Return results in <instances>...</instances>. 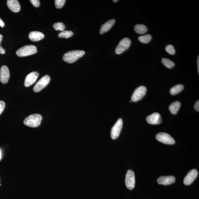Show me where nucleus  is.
Wrapping results in <instances>:
<instances>
[{
    "instance_id": "1",
    "label": "nucleus",
    "mask_w": 199,
    "mask_h": 199,
    "mask_svg": "<svg viewBox=\"0 0 199 199\" xmlns=\"http://www.w3.org/2000/svg\"><path fill=\"white\" fill-rule=\"evenodd\" d=\"M84 54L85 52L84 51H72L65 53L63 56V59L65 62L72 64L83 57Z\"/></svg>"
},
{
    "instance_id": "2",
    "label": "nucleus",
    "mask_w": 199,
    "mask_h": 199,
    "mask_svg": "<svg viewBox=\"0 0 199 199\" xmlns=\"http://www.w3.org/2000/svg\"><path fill=\"white\" fill-rule=\"evenodd\" d=\"M42 120V116L39 114H35L27 117L23 122L25 125L29 127L36 128L40 125Z\"/></svg>"
},
{
    "instance_id": "3",
    "label": "nucleus",
    "mask_w": 199,
    "mask_h": 199,
    "mask_svg": "<svg viewBox=\"0 0 199 199\" xmlns=\"http://www.w3.org/2000/svg\"><path fill=\"white\" fill-rule=\"evenodd\" d=\"M37 52V49L33 45H26L20 48L16 52V54L19 57H26Z\"/></svg>"
},
{
    "instance_id": "4",
    "label": "nucleus",
    "mask_w": 199,
    "mask_h": 199,
    "mask_svg": "<svg viewBox=\"0 0 199 199\" xmlns=\"http://www.w3.org/2000/svg\"><path fill=\"white\" fill-rule=\"evenodd\" d=\"M131 43V39L129 38H125L121 40L115 49V53L120 54L125 51L130 47Z\"/></svg>"
},
{
    "instance_id": "5",
    "label": "nucleus",
    "mask_w": 199,
    "mask_h": 199,
    "mask_svg": "<svg viewBox=\"0 0 199 199\" xmlns=\"http://www.w3.org/2000/svg\"><path fill=\"white\" fill-rule=\"evenodd\" d=\"M50 81L49 76L46 75L43 77L38 81L33 88L34 91L38 92L44 88L49 84Z\"/></svg>"
},
{
    "instance_id": "6",
    "label": "nucleus",
    "mask_w": 199,
    "mask_h": 199,
    "mask_svg": "<svg viewBox=\"0 0 199 199\" xmlns=\"http://www.w3.org/2000/svg\"><path fill=\"white\" fill-rule=\"evenodd\" d=\"M147 89L145 86H141L137 88L134 92L131 97V100L136 102L141 99L145 95Z\"/></svg>"
},
{
    "instance_id": "7",
    "label": "nucleus",
    "mask_w": 199,
    "mask_h": 199,
    "mask_svg": "<svg viewBox=\"0 0 199 199\" xmlns=\"http://www.w3.org/2000/svg\"><path fill=\"white\" fill-rule=\"evenodd\" d=\"M156 139L159 142L164 144L172 145L175 144V141L173 137L169 134L164 133H157L156 136Z\"/></svg>"
},
{
    "instance_id": "8",
    "label": "nucleus",
    "mask_w": 199,
    "mask_h": 199,
    "mask_svg": "<svg viewBox=\"0 0 199 199\" xmlns=\"http://www.w3.org/2000/svg\"><path fill=\"white\" fill-rule=\"evenodd\" d=\"M122 119L119 118L118 119L117 122L112 128L111 137L112 139H115L118 137L122 131Z\"/></svg>"
},
{
    "instance_id": "9",
    "label": "nucleus",
    "mask_w": 199,
    "mask_h": 199,
    "mask_svg": "<svg viewBox=\"0 0 199 199\" xmlns=\"http://www.w3.org/2000/svg\"><path fill=\"white\" fill-rule=\"evenodd\" d=\"M135 173L132 170H128L126 177V184L128 189L131 190L135 187Z\"/></svg>"
},
{
    "instance_id": "10",
    "label": "nucleus",
    "mask_w": 199,
    "mask_h": 199,
    "mask_svg": "<svg viewBox=\"0 0 199 199\" xmlns=\"http://www.w3.org/2000/svg\"><path fill=\"white\" fill-rule=\"evenodd\" d=\"M10 77V73L8 66H3L0 69V81L3 84H6L8 82Z\"/></svg>"
},
{
    "instance_id": "11",
    "label": "nucleus",
    "mask_w": 199,
    "mask_h": 199,
    "mask_svg": "<svg viewBox=\"0 0 199 199\" xmlns=\"http://www.w3.org/2000/svg\"><path fill=\"white\" fill-rule=\"evenodd\" d=\"M198 175L197 170L193 169L190 171L184 178V183L186 185H190L196 179Z\"/></svg>"
},
{
    "instance_id": "12",
    "label": "nucleus",
    "mask_w": 199,
    "mask_h": 199,
    "mask_svg": "<svg viewBox=\"0 0 199 199\" xmlns=\"http://www.w3.org/2000/svg\"><path fill=\"white\" fill-rule=\"evenodd\" d=\"M39 76V73L37 72H33L28 74L26 76L24 81V86L28 87L34 84L37 80Z\"/></svg>"
},
{
    "instance_id": "13",
    "label": "nucleus",
    "mask_w": 199,
    "mask_h": 199,
    "mask_svg": "<svg viewBox=\"0 0 199 199\" xmlns=\"http://www.w3.org/2000/svg\"><path fill=\"white\" fill-rule=\"evenodd\" d=\"M146 120L149 124L156 125L161 123L162 119L160 114L155 113L146 117Z\"/></svg>"
},
{
    "instance_id": "14",
    "label": "nucleus",
    "mask_w": 199,
    "mask_h": 199,
    "mask_svg": "<svg viewBox=\"0 0 199 199\" xmlns=\"http://www.w3.org/2000/svg\"><path fill=\"white\" fill-rule=\"evenodd\" d=\"M175 178L173 176H161L157 180L158 184L163 185L171 184L175 182Z\"/></svg>"
},
{
    "instance_id": "15",
    "label": "nucleus",
    "mask_w": 199,
    "mask_h": 199,
    "mask_svg": "<svg viewBox=\"0 0 199 199\" xmlns=\"http://www.w3.org/2000/svg\"><path fill=\"white\" fill-rule=\"evenodd\" d=\"M7 4L9 8L14 13H17L21 9V6L17 0H8L7 1Z\"/></svg>"
},
{
    "instance_id": "16",
    "label": "nucleus",
    "mask_w": 199,
    "mask_h": 199,
    "mask_svg": "<svg viewBox=\"0 0 199 199\" xmlns=\"http://www.w3.org/2000/svg\"><path fill=\"white\" fill-rule=\"evenodd\" d=\"M115 22V19H111L107 21L106 23L103 24L101 27L100 33L101 34H103L111 29Z\"/></svg>"
},
{
    "instance_id": "17",
    "label": "nucleus",
    "mask_w": 199,
    "mask_h": 199,
    "mask_svg": "<svg viewBox=\"0 0 199 199\" xmlns=\"http://www.w3.org/2000/svg\"><path fill=\"white\" fill-rule=\"evenodd\" d=\"M28 37L31 40L34 42H36L44 39V35L40 32L34 31L30 32L29 34Z\"/></svg>"
},
{
    "instance_id": "18",
    "label": "nucleus",
    "mask_w": 199,
    "mask_h": 199,
    "mask_svg": "<svg viewBox=\"0 0 199 199\" xmlns=\"http://www.w3.org/2000/svg\"><path fill=\"white\" fill-rule=\"evenodd\" d=\"M181 106V103L179 101L174 102L170 105L169 110L173 115H176L178 111Z\"/></svg>"
},
{
    "instance_id": "19",
    "label": "nucleus",
    "mask_w": 199,
    "mask_h": 199,
    "mask_svg": "<svg viewBox=\"0 0 199 199\" xmlns=\"http://www.w3.org/2000/svg\"><path fill=\"white\" fill-rule=\"evenodd\" d=\"M184 86L182 84H177L171 88L170 93L172 95H175L180 93L184 89Z\"/></svg>"
},
{
    "instance_id": "20",
    "label": "nucleus",
    "mask_w": 199,
    "mask_h": 199,
    "mask_svg": "<svg viewBox=\"0 0 199 199\" xmlns=\"http://www.w3.org/2000/svg\"><path fill=\"white\" fill-rule=\"evenodd\" d=\"M134 30L138 34H144L147 32L148 28L145 25L137 24L134 27Z\"/></svg>"
},
{
    "instance_id": "21",
    "label": "nucleus",
    "mask_w": 199,
    "mask_h": 199,
    "mask_svg": "<svg viewBox=\"0 0 199 199\" xmlns=\"http://www.w3.org/2000/svg\"><path fill=\"white\" fill-rule=\"evenodd\" d=\"M152 38V36L150 34H146V35L139 36L138 39L140 42L144 44H146L151 41Z\"/></svg>"
},
{
    "instance_id": "22",
    "label": "nucleus",
    "mask_w": 199,
    "mask_h": 199,
    "mask_svg": "<svg viewBox=\"0 0 199 199\" xmlns=\"http://www.w3.org/2000/svg\"><path fill=\"white\" fill-rule=\"evenodd\" d=\"M162 62L164 66L168 68H172L175 66L174 62L171 60L166 58H163L162 59Z\"/></svg>"
},
{
    "instance_id": "23",
    "label": "nucleus",
    "mask_w": 199,
    "mask_h": 199,
    "mask_svg": "<svg viewBox=\"0 0 199 199\" xmlns=\"http://www.w3.org/2000/svg\"><path fill=\"white\" fill-rule=\"evenodd\" d=\"M73 35V32L71 31L66 30L62 31L58 34L59 38H65L68 39Z\"/></svg>"
},
{
    "instance_id": "24",
    "label": "nucleus",
    "mask_w": 199,
    "mask_h": 199,
    "mask_svg": "<svg viewBox=\"0 0 199 199\" xmlns=\"http://www.w3.org/2000/svg\"><path fill=\"white\" fill-rule=\"evenodd\" d=\"M54 29L56 31H64L65 29V25L62 22H58L55 23L53 25Z\"/></svg>"
},
{
    "instance_id": "25",
    "label": "nucleus",
    "mask_w": 199,
    "mask_h": 199,
    "mask_svg": "<svg viewBox=\"0 0 199 199\" xmlns=\"http://www.w3.org/2000/svg\"><path fill=\"white\" fill-rule=\"evenodd\" d=\"M166 51L170 55H173L175 54V50L174 47L171 45H168L165 48Z\"/></svg>"
},
{
    "instance_id": "26",
    "label": "nucleus",
    "mask_w": 199,
    "mask_h": 199,
    "mask_svg": "<svg viewBox=\"0 0 199 199\" xmlns=\"http://www.w3.org/2000/svg\"><path fill=\"white\" fill-rule=\"evenodd\" d=\"M65 0H55V4L56 8L58 9H60L64 6L65 2Z\"/></svg>"
},
{
    "instance_id": "27",
    "label": "nucleus",
    "mask_w": 199,
    "mask_h": 199,
    "mask_svg": "<svg viewBox=\"0 0 199 199\" xmlns=\"http://www.w3.org/2000/svg\"><path fill=\"white\" fill-rule=\"evenodd\" d=\"M30 2L36 8H38L39 6L40 2L39 0H30Z\"/></svg>"
},
{
    "instance_id": "28",
    "label": "nucleus",
    "mask_w": 199,
    "mask_h": 199,
    "mask_svg": "<svg viewBox=\"0 0 199 199\" xmlns=\"http://www.w3.org/2000/svg\"><path fill=\"white\" fill-rule=\"evenodd\" d=\"M5 103L3 101H0V115L2 113L5 107Z\"/></svg>"
},
{
    "instance_id": "29",
    "label": "nucleus",
    "mask_w": 199,
    "mask_h": 199,
    "mask_svg": "<svg viewBox=\"0 0 199 199\" xmlns=\"http://www.w3.org/2000/svg\"><path fill=\"white\" fill-rule=\"evenodd\" d=\"M194 109L196 111H199V101L198 100L195 103L194 106Z\"/></svg>"
},
{
    "instance_id": "30",
    "label": "nucleus",
    "mask_w": 199,
    "mask_h": 199,
    "mask_svg": "<svg viewBox=\"0 0 199 199\" xmlns=\"http://www.w3.org/2000/svg\"><path fill=\"white\" fill-rule=\"evenodd\" d=\"M0 26L1 28H3L5 26V23L1 18H0Z\"/></svg>"
},
{
    "instance_id": "31",
    "label": "nucleus",
    "mask_w": 199,
    "mask_h": 199,
    "mask_svg": "<svg viewBox=\"0 0 199 199\" xmlns=\"http://www.w3.org/2000/svg\"><path fill=\"white\" fill-rule=\"evenodd\" d=\"M5 53V51L2 47H0V54H4Z\"/></svg>"
},
{
    "instance_id": "32",
    "label": "nucleus",
    "mask_w": 199,
    "mask_h": 199,
    "mask_svg": "<svg viewBox=\"0 0 199 199\" xmlns=\"http://www.w3.org/2000/svg\"><path fill=\"white\" fill-rule=\"evenodd\" d=\"M197 69H198V73L199 74V56H198V58H197Z\"/></svg>"
},
{
    "instance_id": "33",
    "label": "nucleus",
    "mask_w": 199,
    "mask_h": 199,
    "mask_svg": "<svg viewBox=\"0 0 199 199\" xmlns=\"http://www.w3.org/2000/svg\"><path fill=\"white\" fill-rule=\"evenodd\" d=\"M2 38H3L2 35L1 34H0V44H1V41H2ZM1 47V46H0V47Z\"/></svg>"
},
{
    "instance_id": "34",
    "label": "nucleus",
    "mask_w": 199,
    "mask_h": 199,
    "mask_svg": "<svg viewBox=\"0 0 199 199\" xmlns=\"http://www.w3.org/2000/svg\"><path fill=\"white\" fill-rule=\"evenodd\" d=\"M1 157H2L1 151V149H0V160H1Z\"/></svg>"
},
{
    "instance_id": "35",
    "label": "nucleus",
    "mask_w": 199,
    "mask_h": 199,
    "mask_svg": "<svg viewBox=\"0 0 199 199\" xmlns=\"http://www.w3.org/2000/svg\"><path fill=\"white\" fill-rule=\"evenodd\" d=\"M118 1V0H115V1H113V2H116Z\"/></svg>"
}]
</instances>
